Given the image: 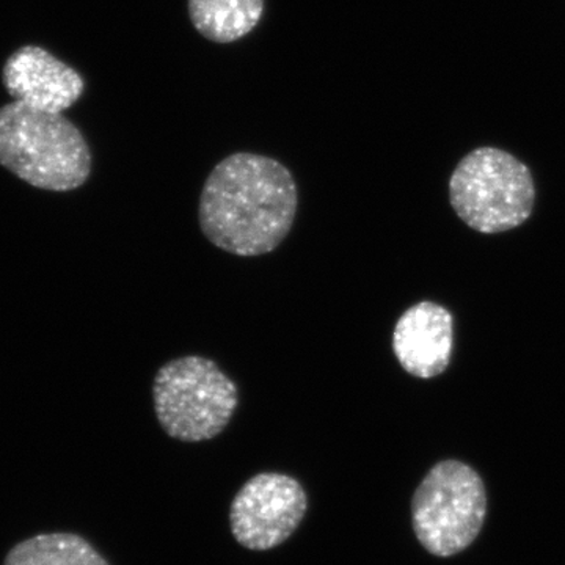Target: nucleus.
<instances>
[{"instance_id":"1","label":"nucleus","mask_w":565,"mask_h":565,"mask_svg":"<svg viewBox=\"0 0 565 565\" xmlns=\"http://www.w3.org/2000/svg\"><path fill=\"white\" fill-rule=\"evenodd\" d=\"M299 193L291 172L267 156L236 152L217 163L200 195L204 236L232 255L274 252L291 232Z\"/></svg>"},{"instance_id":"2","label":"nucleus","mask_w":565,"mask_h":565,"mask_svg":"<svg viewBox=\"0 0 565 565\" xmlns=\"http://www.w3.org/2000/svg\"><path fill=\"white\" fill-rule=\"evenodd\" d=\"M0 166L33 188L68 192L90 177L92 156L63 114L13 102L0 109Z\"/></svg>"},{"instance_id":"3","label":"nucleus","mask_w":565,"mask_h":565,"mask_svg":"<svg viewBox=\"0 0 565 565\" xmlns=\"http://www.w3.org/2000/svg\"><path fill=\"white\" fill-rule=\"evenodd\" d=\"M152 399L166 434L196 444L225 430L239 404V394L217 363L189 355L172 360L158 371Z\"/></svg>"},{"instance_id":"4","label":"nucleus","mask_w":565,"mask_h":565,"mask_svg":"<svg viewBox=\"0 0 565 565\" xmlns=\"http://www.w3.org/2000/svg\"><path fill=\"white\" fill-rule=\"evenodd\" d=\"M451 204L479 233L509 232L533 212L535 189L525 163L497 148L465 156L449 181Z\"/></svg>"},{"instance_id":"5","label":"nucleus","mask_w":565,"mask_h":565,"mask_svg":"<svg viewBox=\"0 0 565 565\" xmlns=\"http://www.w3.org/2000/svg\"><path fill=\"white\" fill-rule=\"evenodd\" d=\"M487 492L470 465L444 460L430 468L412 500V523L419 544L437 557L459 555L481 534Z\"/></svg>"},{"instance_id":"6","label":"nucleus","mask_w":565,"mask_h":565,"mask_svg":"<svg viewBox=\"0 0 565 565\" xmlns=\"http://www.w3.org/2000/svg\"><path fill=\"white\" fill-rule=\"evenodd\" d=\"M307 509V492L297 479L281 473L253 476L230 508L233 537L244 548L267 552L291 537Z\"/></svg>"},{"instance_id":"7","label":"nucleus","mask_w":565,"mask_h":565,"mask_svg":"<svg viewBox=\"0 0 565 565\" xmlns=\"http://www.w3.org/2000/svg\"><path fill=\"white\" fill-rule=\"evenodd\" d=\"M2 79L14 102L52 114L70 109L85 88L77 71L36 46L13 52L3 66Z\"/></svg>"},{"instance_id":"8","label":"nucleus","mask_w":565,"mask_h":565,"mask_svg":"<svg viewBox=\"0 0 565 565\" xmlns=\"http://www.w3.org/2000/svg\"><path fill=\"white\" fill-rule=\"evenodd\" d=\"M452 338L451 313L441 305L419 302L408 308L394 327V355L408 374L437 377L451 360Z\"/></svg>"},{"instance_id":"9","label":"nucleus","mask_w":565,"mask_h":565,"mask_svg":"<svg viewBox=\"0 0 565 565\" xmlns=\"http://www.w3.org/2000/svg\"><path fill=\"white\" fill-rule=\"evenodd\" d=\"M264 0H189L196 31L214 43H233L262 21Z\"/></svg>"},{"instance_id":"10","label":"nucleus","mask_w":565,"mask_h":565,"mask_svg":"<svg viewBox=\"0 0 565 565\" xmlns=\"http://www.w3.org/2000/svg\"><path fill=\"white\" fill-rule=\"evenodd\" d=\"M3 565H110L81 535L51 533L33 535L10 550Z\"/></svg>"}]
</instances>
